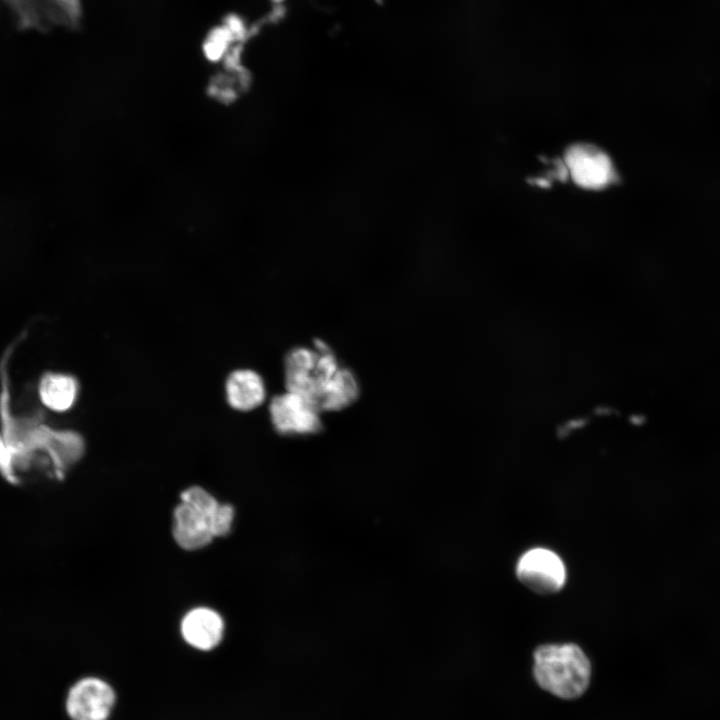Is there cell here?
<instances>
[{
  "label": "cell",
  "instance_id": "obj_1",
  "mask_svg": "<svg viewBox=\"0 0 720 720\" xmlns=\"http://www.w3.org/2000/svg\"><path fill=\"white\" fill-rule=\"evenodd\" d=\"M532 674L544 691L563 700H573L589 688L592 666L575 643L543 644L533 653Z\"/></svg>",
  "mask_w": 720,
  "mask_h": 720
},
{
  "label": "cell",
  "instance_id": "obj_2",
  "mask_svg": "<svg viewBox=\"0 0 720 720\" xmlns=\"http://www.w3.org/2000/svg\"><path fill=\"white\" fill-rule=\"evenodd\" d=\"M516 576L531 591L549 595L564 586L566 568L555 552L537 547L521 555L516 564Z\"/></svg>",
  "mask_w": 720,
  "mask_h": 720
},
{
  "label": "cell",
  "instance_id": "obj_3",
  "mask_svg": "<svg viewBox=\"0 0 720 720\" xmlns=\"http://www.w3.org/2000/svg\"><path fill=\"white\" fill-rule=\"evenodd\" d=\"M269 412L275 430L283 435H309L320 431V410L303 396L286 391L274 396Z\"/></svg>",
  "mask_w": 720,
  "mask_h": 720
},
{
  "label": "cell",
  "instance_id": "obj_4",
  "mask_svg": "<svg viewBox=\"0 0 720 720\" xmlns=\"http://www.w3.org/2000/svg\"><path fill=\"white\" fill-rule=\"evenodd\" d=\"M115 699V692L107 682L84 677L69 688L65 710L71 720H107Z\"/></svg>",
  "mask_w": 720,
  "mask_h": 720
},
{
  "label": "cell",
  "instance_id": "obj_5",
  "mask_svg": "<svg viewBox=\"0 0 720 720\" xmlns=\"http://www.w3.org/2000/svg\"><path fill=\"white\" fill-rule=\"evenodd\" d=\"M564 162L573 181L586 189H601L614 177L609 157L590 144L570 146Z\"/></svg>",
  "mask_w": 720,
  "mask_h": 720
},
{
  "label": "cell",
  "instance_id": "obj_6",
  "mask_svg": "<svg viewBox=\"0 0 720 720\" xmlns=\"http://www.w3.org/2000/svg\"><path fill=\"white\" fill-rule=\"evenodd\" d=\"M22 28L47 29L70 24L78 14L77 0H4Z\"/></svg>",
  "mask_w": 720,
  "mask_h": 720
},
{
  "label": "cell",
  "instance_id": "obj_7",
  "mask_svg": "<svg viewBox=\"0 0 720 720\" xmlns=\"http://www.w3.org/2000/svg\"><path fill=\"white\" fill-rule=\"evenodd\" d=\"M222 512L212 515L182 502L174 511L173 535L179 546L195 550L209 544L216 537Z\"/></svg>",
  "mask_w": 720,
  "mask_h": 720
},
{
  "label": "cell",
  "instance_id": "obj_8",
  "mask_svg": "<svg viewBox=\"0 0 720 720\" xmlns=\"http://www.w3.org/2000/svg\"><path fill=\"white\" fill-rule=\"evenodd\" d=\"M223 633V619L210 608H195L189 611L181 622L183 639L199 650L215 648L222 640Z\"/></svg>",
  "mask_w": 720,
  "mask_h": 720
},
{
  "label": "cell",
  "instance_id": "obj_9",
  "mask_svg": "<svg viewBox=\"0 0 720 720\" xmlns=\"http://www.w3.org/2000/svg\"><path fill=\"white\" fill-rule=\"evenodd\" d=\"M225 390L229 405L239 411L260 406L266 396L262 377L250 369L233 371L226 380Z\"/></svg>",
  "mask_w": 720,
  "mask_h": 720
},
{
  "label": "cell",
  "instance_id": "obj_10",
  "mask_svg": "<svg viewBox=\"0 0 720 720\" xmlns=\"http://www.w3.org/2000/svg\"><path fill=\"white\" fill-rule=\"evenodd\" d=\"M79 384L75 377L63 373H46L39 382L41 402L55 412H65L75 403Z\"/></svg>",
  "mask_w": 720,
  "mask_h": 720
},
{
  "label": "cell",
  "instance_id": "obj_11",
  "mask_svg": "<svg viewBox=\"0 0 720 720\" xmlns=\"http://www.w3.org/2000/svg\"><path fill=\"white\" fill-rule=\"evenodd\" d=\"M359 392V385L352 371L340 367L324 385L317 400V407L320 411L344 409L358 398Z\"/></svg>",
  "mask_w": 720,
  "mask_h": 720
},
{
  "label": "cell",
  "instance_id": "obj_12",
  "mask_svg": "<svg viewBox=\"0 0 720 720\" xmlns=\"http://www.w3.org/2000/svg\"><path fill=\"white\" fill-rule=\"evenodd\" d=\"M0 472L10 483L17 484L19 479L15 472L13 453L0 436Z\"/></svg>",
  "mask_w": 720,
  "mask_h": 720
},
{
  "label": "cell",
  "instance_id": "obj_13",
  "mask_svg": "<svg viewBox=\"0 0 720 720\" xmlns=\"http://www.w3.org/2000/svg\"><path fill=\"white\" fill-rule=\"evenodd\" d=\"M225 48V34L219 31L216 33L206 45V55L211 60H217L221 57Z\"/></svg>",
  "mask_w": 720,
  "mask_h": 720
},
{
  "label": "cell",
  "instance_id": "obj_14",
  "mask_svg": "<svg viewBox=\"0 0 720 720\" xmlns=\"http://www.w3.org/2000/svg\"><path fill=\"white\" fill-rule=\"evenodd\" d=\"M556 171L555 176L561 180L565 181L569 175L568 168L564 162V160H557L556 162Z\"/></svg>",
  "mask_w": 720,
  "mask_h": 720
},
{
  "label": "cell",
  "instance_id": "obj_15",
  "mask_svg": "<svg viewBox=\"0 0 720 720\" xmlns=\"http://www.w3.org/2000/svg\"><path fill=\"white\" fill-rule=\"evenodd\" d=\"M535 183L542 187H548L550 185V182L545 179H537L535 180Z\"/></svg>",
  "mask_w": 720,
  "mask_h": 720
}]
</instances>
